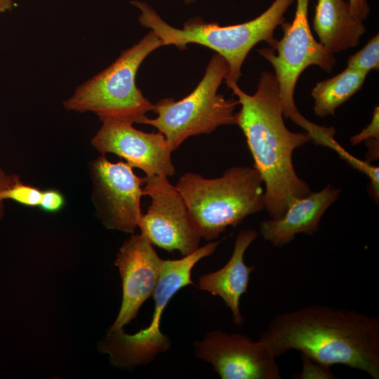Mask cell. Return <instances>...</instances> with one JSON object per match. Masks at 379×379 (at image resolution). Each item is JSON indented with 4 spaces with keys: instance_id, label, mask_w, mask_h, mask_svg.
I'll return each mask as SVG.
<instances>
[{
    "instance_id": "6da1fadb",
    "label": "cell",
    "mask_w": 379,
    "mask_h": 379,
    "mask_svg": "<svg viewBox=\"0 0 379 379\" xmlns=\"http://www.w3.org/2000/svg\"><path fill=\"white\" fill-rule=\"evenodd\" d=\"M276 357L295 350L331 367L340 364L379 379V317L310 305L277 314L261 333Z\"/></svg>"
},
{
    "instance_id": "7a4b0ae2",
    "label": "cell",
    "mask_w": 379,
    "mask_h": 379,
    "mask_svg": "<svg viewBox=\"0 0 379 379\" xmlns=\"http://www.w3.org/2000/svg\"><path fill=\"white\" fill-rule=\"evenodd\" d=\"M237 97L239 111L234 114L235 124L243 132L265 185V209L270 218L284 215L288 207L312 191L300 179L293 164L294 150L312 140L307 132H292L286 126L274 74L261 73L253 95L241 90L237 83L225 81Z\"/></svg>"
},
{
    "instance_id": "3957f363",
    "label": "cell",
    "mask_w": 379,
    "mask_h": 379,
    "mask_svg": "<svg viewBox=\"0 0 379 379\" xmlns=\"http://www.w3.org/2000/svg\"><path fill=\"white\" fill-rule=\"evenodd\" d=\"M295 0H274L260 15L247 22L220 26L206 22L200 17L187 20L182 29L165 22L156 11L145 1L134 0L131 4L140 11L139 22L157 34L162 46L173 45L180 50L188 44L204 46L221 55L227 62L228 72L225 81L237 83L241 68L251 50L265 41L273 48L277 39L274 32L286 20L284 14Z\"/></svg>"
},
{
    "instance_id": "277c9868",
    "label": "cell",
    "mask_w": 379,
    "mask_h": 379,
    "mask_svg": "<svg viewBox=\"0 0 379 379\" xmlns=\"http://www.w3.org/2000/svg\"><path fill=\"white\" fill-rule=\"evenodd\" d=\"M263 185L254 166H237L215 178L187 172L175 187L201 237L211 241L265 209Z\"/></svg>"
},
{
    "instance_id": "5b68a950",
    "label": "cell",
    "mask_w": 379,
    "mask_h": 379,
    "mask_svg": "<svg viewBox=\"0 0 379 379\" xmlns=\"http://www.w3.org/2000/svg\"><path fill=\"white\" fill-rule=\"evenodd\" d=\"M161 46L160 39L150 29L107 68L79 86L63 102L64 107L77 112H92L102 122L113 119L143 124L154 104L136 86V74L145 58Z\"/></svg>"
},
{
    "instance_id": "8992f818",
    "label": "cell",
    "mask_w": 379,
    "mask_h": 379,
    "mask_svg": "<svg viewBox=\"0 0 379 379\" xmlns=\"http://www.w3.org/2000/svg\"><path fill=\"white\" fill-rule=\"evenodd\" d=\"M227 72L226 60L214 53L196 88L178 101L173 98L159 100L154 104L157 117H147L143 124L153 126L163 134L173 152L190 137L210 134L219 126L235 124L238 100L218 93Z\"/></svg>"
},
{
    "instance_id": "52a82bcc",
    "label": "cell",
    "mask_w": 379,
    "mask_h": 379,
    "mask_svg": "<svg viewBox=\"0 0 379 379\" xmlns=\"http://www.w3.org/2000/svg\"><path fill=\"white\" fill-rule=\"evenodd\" d=\"M219 244L211 241L180 259L163 260L160 277L152 295L154 308L149 326L134 334L125 333L124 329L108 331L98 343V350L109 355L112 365L133 370L149 364L171 347V340L160 329L163 312L178 291L194 284L192 268L200 260L212 255Z\"/></svg>"
},
{
    "instance_id": "ba28073f",
    "label": "cell",
    "mask_w": 379,
    "mask_h": 379,
    "mask_svg": "<svg viewBox=\"0 0 379 379\" xmlns=\"http://www.w3.org/2000/svg\"><path fill=\"white\" fill-rule=\"evenodd\" d=\"M308 6L309 0H297L292 23L285 21L281 25L282 38L277 40L273 48L257 51L274 69L284 118L291 119L314 136L321 126L310 122L299 112L294 101L295 88L300 76L307 67L318 66L329 73L336 60L312 35L308 21Z\"/></svg>"
},
{
    "instance_id": "9c48e42d",
    "label": "cell",
    "mask_w": 379,
    "mask_h": 379,
    "mask_svg": "<svg viewBox=\"0 0 379 379\" xmlns=\"http://www.w3.org/2000/svg\"><path fill=\"white\" fill-rule=\"evenodd\" d=\"M143 194L151 203L138 227L152 245L168 252L188 255L199 247L201 239L185 202L167 177H147Z\"/></svg>"
},
{
    "instance_id": "30bf717a",
    "label": "cell",
    "mask_w": 379,
    "mask_h": 379,
    "mask_svg": "<svg viewBox=\"0 0 379 379\" xmlns=\"http://www.w3.org/2000/svg\"><path fill=\"white\" fill-rule=\"evenodd\" d=\"M92 200L105 227L133 234L142 215L140 208L146 178L136 175L126 162L109 161L104 154L90 165Z\"/></svg>"
},
{
    "instance_id": "8fae6325",
    "label": "cell",
    "mask_w": 379,
    "mask_h": 379,
    "mask_svg": "<svg viewBox=\"0 0 379 379\" xmlns=\"http://www.w3.org/2000/svg\"><path fill=\"white\" fill-rule=\"evenodd\" d=\"M197 358L210 364L221 379H281L276 357L259 339L220 331L194 343Z\"/></svg>"
},
{
    "instance_id": "7c38bea8",
    "label": "cell",
    "mask_w": 379,
    "mask_h": 379,
    "mask_svg": "<svg viewBox=\"0 0 379 379\" xmlns=\"http://www.w3.org/2000/svg\"><path fill=\"white\" fill-rule=\"evenodd\" d=\"M133 124L106 120L91 140V144L102 154H114L137 168L147 177H170L175 174L171 149L163 134L136 129Z\"/></svg>"
},
{
    "instance_id": "4fadbf2b",
    "label": "cell",
    "mask_w": 379,
    "mask_h": 379,
    "mask_svg": "<svg viewBox=\"0 0 379 379\" xmlns=\"http://www.w3.org/2000/svg\"><path fill=\"white\" fill-rule=\"evenodd\" d=\"M162 262L142 232L133 234L123 244L114 262L121 278L122 302L117 317L108 331L122 330L136 317L144 302L152 296Z\"/></svg>"
},
{
    "instance_id": "5bb4252c",
    "label": "cell",
    "mask_w": 379,
    "mask_h": 379,
    "mask_svg": "<svg viewBox=\"0 0 379 379\" xmlns=\"http://www.w3.org/2000/svg\"><path fill=\"white\" fill-rule=\"evenodd\" d=\"M340 190L328 185L321 191L311 192L292 204L284 215L260 225V234L275 247L290 243L296 234H314L326 211L338 198Z\"/></svg>"
},
{
    "instance_id": "9a60e30c",
    "label": "cell",
    "mask_w": 379,
    "mask_h": 379,
    "mask_svg": "<svg viewBox=\"0 0 379 379\" xmlns=\"http://www.w3.org/2000/svg\"><path fill=\"white\" fill-rule=\"evenodd\" d=\"M258 234L254 230L240 231L227 262L220 270L203 274L198 279L199 288L219 296L224 301L231 310L237 326H241L244 322L239 308L240 298L247 292L250 274L253 271V267L245 263L244 253Z\"/></svg>"
},
{
    "instance_id": "2e32d148",
    "label": "cell",
    "mask_w": 379,
    "mask_h": 379,
    "mask_svg": "<svg viewBox=\"0 0 379 379\" xmlns=\"http://www.w3.org/2000/svg\"><path fill=\"white\" fill-rule=\"evenodd\" d=\"M313 29L325 50L333 55L357 46L366 32L345 0H317Z\"/></svg>"
},
{
    "instance_id": "e0dca14e",
    "label": "cell",
    "mask_w": 379,
    "mask_h": 379,
    "mask_svg": "<svg viewBox=\"0 0 379 379\" xmlns=\"http://www.w3.org/2000/svg\"><path fill=\"white\" fill-rule=\"evenodd\" d=\"M367 74L347 67L338 74L317 83L311 91L315 114L334 116L335 109L361 88Z\"/></svg>"
},
{
    "instance_id": "ac0fdd59",
    "label": "cell",
    "mask_w": 379,
    "mask_h": 379,
    "mask_svg": "<svg viewBox=\"0 0 379 379\" xmlns=\"http://www.w3.org/2000/svg\"><path fill=\"white\" fill-rule=\"evenodd\" d=\"M347 67L368 74L371 70L379 69V35L370 39L359 51L347 58Z\"/></svg>"
},
{
    "instance_id": "d6986e66",
    "label": "cell",
    "mask_w": 379,
    "mask_h": 379,
    "mask_svg": "<svg viewBox=\"0 0 379 379\" xmlns=\"http://www.w3.org/2000/svg\"><path fill=\"white\" fill-rule=\"evenodd\" d=\"M42 191L36 187L22 183L18 176L13 182L1 193L3 200L12 199L19 204L31 207L39 206Z\"/></svg>"
},
{
    "instance_id": "ffe728a7",
    "label": "cell",
    "mask_w": 379,
    "mask_h": 379,
    "mask_svg": "<svg viewBox=\"0 0 379 379\" xmlns=\"http://www.w3.org/2000/svg\"><path fill=\"white\" fill-rule=\"evenodd\" d=\"M302 370L297 374L296 378H336L330 371V367L325 366L317 361L302 354Z\"/></svg>"
},
{
    "instance_id": "44dd1931",
    "label": "cell",
    "mask_w": 379,
    "mask_h": 379,
    "mask_svg": "<svg viewBox=\"0 0 379 379\" xmlns=\"http://www.w3.org/2000/svg\"><path fill=\"white\" fill-rule=\"evenodd\" d=\"M375 139L379 140V107L376 106L374 109L371 122L359 133L350 138L352 145H357L359 143L368 140Z\"/></svg>"
},
{
    "instance_id": "7402d4cb",
    "label": "cell",
    "mask_w": 379,
    "mask_h": 379,
    "mask_svg": "<svg viewBox=\"0 0 379 379\" xmlns=\"http://www.w3.org/2000/svg\"><path fill=\"white\" fill-rule=\"evenodd\" d=\"M65 204L63 195L57 190L48 189L42 191L39 206L42 210L54 213L60 211Z\"/></svg>"
},
{
    "instance_id": "603a6c76",
    "label": "cell",
    "mask_w": 379,
    "mask_h": 379,
    "mask_svg": "<svg viewBox=\"0 0 379 379\" xmlns=\"http://www.w3.org/2000/svg\"><path fill=\"white\" fill-rule=\"evenodd\" d=\"M348 3L354 16L363 22L371 11L367 0H349Z\"/></svg>"
},
{
    "instance_id": "cb8c5ba5",
    "label": "cell",
    "mask_w": 379,
    "mask_h": 379,
    "mask_svg": "<svg viewBox=\"0 0 379 379\" xmlns=\"http://www.w3.org/2000/svg\"><path fill=\"white\" fill-rule=\"evenodd\" d=\"M16 175L10 176L6 174L0 168V195L3 190L8 187L14 181ZM4 200L0 197V218H2L4 213Z\"/></svg>"
},
{
    "instance_id": "d4e9b609",
    "label": "cell",
    "mask_w": 379,
    "mask_h": 379,
    "mask_svg": "<svg viewBox=\"0 0 379 379\" xmlns=\"http://www.w3.org/2000/svg\"><path fill=\"white\" fill-rule=\"evenodd\" d=\"M13 6V0H0V14L12 10Z\"/></svg>"
},
{
    "instance_id": "484cf974",
    "label": "cell",
    "mask_w": 379,
    "mask_h": 379,
    "mask_svg": "<svg viewBox=\"0 0 379 379\" xmlns=\"http://www.w3.org/2000/svg\"><path fill=\"white\" fill-rule=\"evenodd\" d=\"M185 4H191L197 1V0H183Z\"/></svg>"
}]
</instances>
